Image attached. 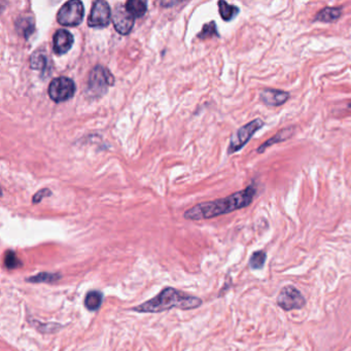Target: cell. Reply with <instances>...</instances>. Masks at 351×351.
Returning <instances> with one entry per match:
<instances>
[{"mask_svg": "<svg viewBox=\"0 0 351 351\" xmlns=\"http://www.w3.org/2000/svg\"><path fill=\"white\" fill-rule=\"evenodd\" d=\"M212 36H220L217 28L216 22H209L205 24L201 30V32L198 34V37L200 40H206V38L212 37Z\"/></svg>", "mask_w": 351, "mask_h": 351, "instance_id": "20", "label": "cell"}, {"mask_svg": "<svg viewBox=\"0 0 351 351\" xmlns=\"http://www.w3.org/2000/svg\"><path fill=\"white\" fill-rule=\"evenodd\" d=\"M30 322L37 328V330L42 331V333H55V331L62 327L61 324L58 323H41L37 320H33Z\"/></svg>", "mask_w": 351, "mask_h": 351, "instance_id": "21", "label": "cell"}, {"mask_svg": "<svg viewBox=\"0 0 351 351\" xmlns=\"http://www.w3.org/2000/svg\"><path fill=\"white\" fill-rule=\"evenodd\" d=\"M112 84L113 77L109 70L102 65H97L90 72L87 85V93L92 98L101 97L107 92L108 87L112 86Z\"/></svg>", "mask_w": 351, "mask_h": 351, "instance_id": "3", "label": "cell"}, {"mask_svg": "<svg viewBox=\"0 0 351 351\" xmlns=\"http://www.w3.org/2000/svg\"><path fill=\"white\" fill-rule=\"evenodd\" d=\"M112 12L109 5L103 0L95 2L92 6L90 16L88 18V25L92 28H102L108 26Z\"/></svg>", "mask_w": 351, "mask_h": 351, "instance_id": "8", "label": "cell"}, {"mask_svg": "<svg viewBox=\"0 0 351 351\" xmlns=\"http://www.w3.org/2000/svg\"><path fill=\"white\" fill-rule=\"evenodd\" d=\"M201 305L202 300L200 298L188 295L173 287H166L158 296L132 308V310L139 313H161L173 308L191 310L196 309Z\"/></svg>", "mask_w": 351, "mask_h": 351, "instance_id": "2", "label": "cell"}, {"mask_svg": "<svg viewBox=\"0 0 351 351\" xmlns=\"http://www.w3.org/2000/svg\"><path fill=\"white\" fill-rule=\"evenodd\" d=\"M343 14L342 8H324L319 11L313 18V22L334 23L341 18Z\"/></svg>", "mask_w": 351, "mask_h": 351, "instance_id": "12", "label": "cell"}, {"mask_svg": "<svg viewBox=\"0 0 351 351\" xmlns=\"http://www.w3.org/2000/svg\"><path fill=\"white\" fill-rule=\"evenodd\" d=\"M292 133H294V128H291V127L279 131L277 134H275L274 136H272L271 138H269V139H268L267 141H265L262 145H260V146L258 147V149H257V152L262 153V152H264L267 148H269L270 146L287 140L288 138L291 137Z\"/></svg>", "mask_w": 351, "mask_h": 351, "instance_id": "13", "label": "cell"}, {"mask_svg": "<svg viewBox=\"0 0 351 351\" xmlns=\"http://www.w3.org/2000/svg\"><path fill=\"white\" fill-rule=\"evenodd\" d=\"M290 94L286 91L277 89H264L260 92V100L267 106L277 107L289 99Z\"/></svg>", "mask_w": 351, "mask_h": 351, "instance_id": "10", "label": "cell"}, {"mask_svg": "<svg viewBox=\"0 0 351 351\" xmlns=\"http://www.w3.org/2000/svg\"><path fill=\"white\" fill-rule=\"evenodd\" d=\"M111 20L114 29L122 35H127L133 29L135 18L123 5H118L112 11Z\"/></svg>", "mask_w": 351, "mask_h": 351, "instance_id": "9", "label": "cell"}, {"mask_svg": "<svg viewBox=\"0 0 351 351\" xmlns=\"http://www.w3.org/2000/svg\"><path fill=\"white\" fill-rule=\"evenodd\" d=\"M264 125L265 124L261 119H256L239 128L232 135L228 146V153L232 154L243 148L251 139L252 136L259 130H261L264 127Z\"/></svg>", "mask_w": 351, "mask_h": 351, "instance_id": "4", "label": "cell"}, {"mask_svg": "<svg viewBox=\"0 0 351 351\" xmlns=\"http://www.w3.org/2000/svg\"><path fill=\"white\" fill-rule=\"evenodd\" d=\"M348 107H349V108H351V101L348 103Z\"/></svg>", "mask_w": 351, "mask_h": 351, "instance_id": "24", "label": "cell"}, {"mask_svg": "<svg viewBox=\"0 0 351 351\" xmlns=\"http://www.w3.org/2000/svg\"><path fill=\"white\" fill-rule=\"evenodd\" d=\"M5 266L9 270L18 269L19 267L22 266V262L19 260L16 252H14L13 250H8L5 257Z\"/></svg>", "mask_w": 351, "mask_h": 351, "instance_id": "19", "label": "cell"}, {"mask_svg": "<svg viewBox=\"0 0 351 351\" xmlns=\"http://www.w3.org/2000/svg\"><path fill=\"white\" fill-rule=\"evenodd\" d=\"M127 11L136 19L141 18L147 11V5L145 2H140V0H129L125 5Z\"/></svg>", "mask_w": 351, "mask_h": 351, "instance_id": "16", "label": "cell"}, {"mask_svg": "<svg viewBox=\"0 0 351 351\" xmlns=\"http://www.w3.org/2000/svg\"><path fill=\"white\" fill-rule=\"evenodd\" d=\"M103 294L98 290H91L86 295L85 298V307L90 311L98 310L103 302Z\"/></svg>", "mask_w": 351, "mask_h": 351, "instance_id": "14", "label": "cell"}, {"mask_svg": "<svg viewBox=\"0 0 351 351\" xmlns=\"http://www.w3.org/2000/svg\"><path fill=\"white\" fill-rule=\"evenodd\" d=\"M73 36L72 34L65 30L59 29L56 31L53 37V50L56 55H64L66 54L73 45Z\"/></svg>", "mask_w": 351, "mask_h": 351, "instance_id": "11", "label": "cell"}, {"mask_svg": "<svg viewBox=\"0 0 351 351\" xmlns=\"http://www.w3.org/2000/svg\"><path fill=\"white\" fill-rule=\"evenodd\" d=\"M52 195V192L49 191L48 189H44V190H41V191H38L34 196L32 198V203L36 204L38 202H41L45 197H48V196H51Z\"/></svg>", "mask_w": 351, "mask_h": 351, "instance_id": "23", "label": "cell"}, {"mask_svg": "<svg viewBox=\"0 0 351 351\" xmlns=\"http://www.w3.org/2000/svg\"><path fill=\"white\" fill-rule=\"evenodd\" d=\"M85 15V9L82 2L71 0L64 4L57 14V21L60 25L66 27L79 26Z\"/></svg>", "mask_w": 351, "mask_h": 351, "instance_id": "5", "label": "cell"}, {"mask_svg": "<svg viewBox=\"0 0 351 351\" xmlns=\"http://www.w3.org/2000/svg\"><path fill=\"white\" fill-rule=\"evenodd\" d=\"M62 275L60 273H52V272H42L34 276H30L26 279L27 282L31 283H55L60 280Z\"/></svg>", "mask_w": 351, "mask_h": 351, "instance_id": "15", "label": "cell"}, {"mask_svg": "<svg viewBox=\"0 0 351 351\" xmlns=\"http://www.w3.org/2000/svg\"><path fill=\"white\" fill-rule=\"evenodd\" d=\"M277 305L284 311L299 310L306 305V300L297 287L294 285H286L281 288L279 292Z\"/></svg>", "mask_w": 351, "mask_h": 351, "instance_id": "7", "label": "cell"}, {"mask_svg": "<svg viewBox=\"0 0 351 351\" xmlns=\"http://www.w3.org/2000/svg\"><path fill=\"white\" fill-rule=\"evenodd\" d=\"M267 253L263 250H257L251 255L250 260L248 262V266L253 270L262 269L266 263Z\"/></svg>", "mask_w": 351, "mask_h": 351, "instance_id": "18", "label": "cell"}, {"mask_svg": "<svg viewBox=\"0 0 351 351\" xmlns=\"http://www.w3.org/2000/svg\"><path fill=\"white\" fill-rule=\"evenodd\" d=\"M218 6H219L220 15H221L223 20L226 22L233 20V19L235 18L240 12V10L236 6L230 5L226 2H219Z\"/></svg>", "mask_w": 351, "mask_h": 351, "instance_id": "17", "label": "cell"}, {"mask_svg": "<svg viewBox=\"0 0 351 351\" xmlns=\"http://www.w3.org/2000/svg\"><path fill=\"white\" fill-rule=\"evenodd\" d=\"M256 195L257 188L253 185H250L246 189L234 193L226 198L203 202L190 208L185 212V219L191 221H200L231 213L249 206L255 199Z\"/></svg>", "mask_w": 351, "mask_h": 351, "instance_id": "1", "label": "cell"}, {"mask_svg": "<svg viewBox=\"0 0 351 351\" xmlns=\"http://www.w3.org/2000/svg\"><path fill=\"white\" fill-rule=\"evenodd\" d=\"M76 86L69 77L60 76L54 79L49 86L48 93L54 102H63L74 96Z\"/></svg>", "mask_w": 351, "mask_h": 351, "instance_id": "6", "label": "cell"}, {"mask_svg": "<svg viewBox=\"0 0 351 351\" xmlns=\"http://www.w3.org/2000/svg\"><path fill=\"white\" fill-rule=\"evenodd\" d=\"M46 57L42 53H35L30 58V66L33 69H42L46 66Z\"/></svg>", "mask_w": 351, "mask_h": 351, "instance_id": "22", "label": "cell"}]
</instances>
